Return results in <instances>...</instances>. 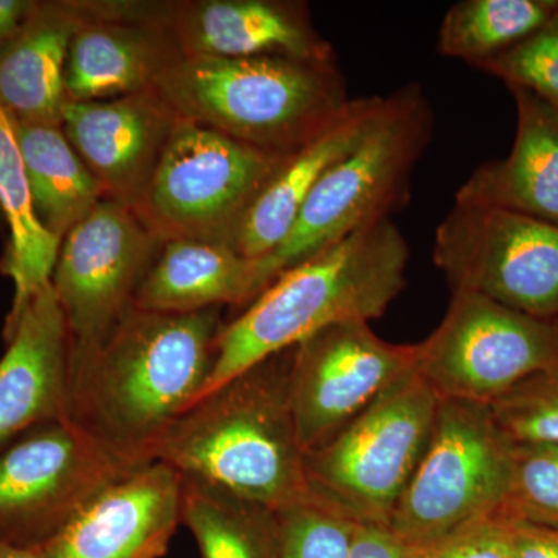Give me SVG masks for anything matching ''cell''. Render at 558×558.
<instances>
[{
  "instance_id": "obj_1",
  "label": "cell",
  "mask_w": 558,
  "mask_h": 558,
  "mask_svg": "<svg viewBox=\"0 0 558 558\" xmlns=\"http://www.w3.org/2000/svg\"><path fill=\"white\" fill-rule=\"evenodd\" d=\"M222 326L220 310L161 314L132 306L70 368L69 416L128 468L156 462L168 429L207 387Z\"/></svg>"
},
{
  "instance_id": "obj_2",
  "label": "cell",
  "mask_w": 558,
  "mask_h": 558,
  "mask_svg": "<svg viewBox=\"0 0 558 558\" xmlns=\"http://www.w3.org/2000/svg\"><path fill=\"white\" fill-rule=\"evenodd\" d=\"M409 259L405 238L385 219L282 271L220 329L202 396L328 326L380 318L405 289Z\"/></svg>"
},
{
  "instance_id": "obj_3",
  "label": "cell",
  "mask_w": 558,
  "mask_h": 558,
  "mask_svg": "<svg viewBox=\"0 0 558 558\" xmlns=\"http://www.w3.org/2000/svg\"><path fill=\"white\" fill-rule=\"evenodd\" d=\"M292 349L201 396L168 429L156 461L286 510L312 497L290 403Z\"/></svg>"
},
{
  "instance_id": "obj_4",
  "label": "cell",
  "mask_w": 558,
  "mask_h": 558,
  "mask_svg": "<svg viewBox=\"0 0 558 558\" xmlns=\"http://www.w3.org/2000/svg\"><path fill=\"white\" fill-rule=\"evenodd\" d=\"M153 90L180 120L281 154L328 130L351 102L337 61L279 57L180 54Z\"/></svg>"
},
{
  "instance_id": "obj_5",
  "label": "cell",
  "mask_w": 558,
  "mask_h": 558,
  "mask_svg": "<svg viewBox=\"0 0 558 558\" xmlns=\"http://www.w3.org/2000/svg\"><path fill=\"white\" fill-rule=\"evenodd\" d=\"M433 128L432 105L418 84L384 97L365 137L318 180L286 240L256 259L263 289L301 260L403 207Z\"/></svg>"
},
{
  "instance_id": "obj_6",
  "label": "cell",
  "mask_w": 558,
  "mask_h": 558,
  "mask_svg": "<svg viewBox=\"0 0 558 558\" xmlns=\"http://www.w3.org/2000/svg\"><path fill=\"white\" fill-rule=\"evenodd\" d=\"M439 399L416 369L306 453L312 495L354 524L389 526L427 450Z\"/></svg>"
},
{
  "instance_id": "obj_7",
  "label": "cell",
  "mask_w": 558,
  "mask_h": 558,
  "mask_svg": "<svg viewBox=\"0 0 558 558\" xmlns=\"http://www.w3.org/2000/svg\"><path fill=\"white\" fill-rule=\"evenodd\" d=\"M288 156L178 119L131 208L161 244L196 240L230 245L250 205Z\"/></svg>"
},
{
  "instance_id": "obj_8",
  "label": "cell",
  "mask_w": 558,
  "mask_h": 558,
  "mask_svg": "<svg viewBox=\"0 0 558 558\" xmlns=\"http://www.w3.org/2000/svg\"><path fill=\"white\" fill-rule=\"evenodd\" d=\"M517 444L490 407L439 399L427 450L396 506L389 527L413 548L499 512Z\"/></svg>"
},
{
  "instance_id": "obj_9",
  "label": "cell",
  "mask_w": 558,
  "mask_h": 558,
  "mask_svg": "<svg viewBox=\"0 0 558 558\" xmlns=\"http://www.w3.org/2000/svg\"><path fill=\"white\" fill-rule=\"evenodd\" d=\"M417 344L416 373L438 399L490 405L532 374L558 366V318L453 292L446 317Z\"/></svg>"
},
{
  "instance_id": "obj_10",
  "label": "cell",
  "mask_w": 558,
  "mask_h": 558,
  "mask_svg": "<svg viewBox=\"0 0 558 558\" xmlns=\"http://www.w3.org/2000/svg\"><path fill=\"white\" fill-rule=\"evenodd\" d=\"M433 260L451 292H472L539 318H558V226L508 209L454 202Z\"/></svg>"
},
{
  "instance_id": "obj_11",
  "label": "cell",
  "mask_w": 558,
  "mask_h": 558,
  "mask_svg": "<svg viewBox=\"0 0 558 558\" xmlns=\"http://www.w3.org/2000/svg\"><path fill=\"white\" fill-rule=\"evenodd\" d=\"M131 470L70 416L31 429L0 450V543L38 548Z\"/></svg>"
},
{
  "instance_id": "obj_12",
  "label": "cell",
  "mask_w": 558,
  "mask_h": 558,
  "mask_svg": "<svg viewBox=\"0 0 558 558\" xmlns=\"http://www.w3.org/2000/svg\"><path fill=\"white\" fill-rule=\"evenodd\" d=\"M161 242L130 205L105 197L61 242L51 277L70 339V368L134 306Z\"/></svg>"
},
{
  "instance_id": "obj_13",
  "label": "cell",
  "mask_w": 558,
  "mask_h": 558,
  "mask_svg": "<svg viewBox=\"0 0 558 558\" xmlns=\"http://www.w3.org/2000/svg\"><path fill=\"white\" fill-rule=\"evenodd\" d=\"M417 355V343H389L366 322L337 323L293 347L290 403L303 450L333 438L416 369Z\"/></svg>"
},
{
  "instance_id": "obj_14",
  "label": "cell",
  "mask_w": 558,
  "mask_h": 558,
  "mask_svg": "<svg viewBox=\"0 0 558 558\" xmlns=\"http://www.w3.org/2000/svg\"><path fill=\"white\" fill-rule=\"evenodd\" d=\"M182 484L163 462L131 470L33 550L39 558L165 557L182 524Z\"/></svg>"
},
{
  "instance_id": "obj_15",
  "label": "cell",
  "mask_w": 558,
  "mask_h": 558,
  "mask_svg": "<svg viewBox=\"0 0 558 558\" xmlns=\"http://www.w3.org/2000/svg\"><path fill=\"white\" fill-rule=\"evenodd\" d=\"M179 57L160 5L87 2L65 62L68 100H116L153 89Z\"/></svg>"
},
{
  "instance_id": "obj_16",
  "label": "cell",
  "mask_w": 558,
  "mask_h": 558,
  "mask_svg": "<svg viewBox=\"0 0 558 558\" xmlns=\"http://www.w3.org/2000/svg\"><path fill=\"white\" fill-rule=\"evenodd\" d=\"M160 20L182 57L336 62L306 3L284 0H199L160 3Z\"/></svg>"
},
{
  "instance_id": "obj_17",
  "label": "cell",
  "mask_w": 558,
  "mask_h": 558,
  "mask_svg": "<svg viewBox=\"0 0 558 558\" xmlns=\"http://www.w3.org/2000/svg\"><path fill=\"white\" fill-rule=\"evenodd\" d=\"M178 117L153 89L116 100L68 102L61 130L106 197L134 207Z\"/></svg>"
},
{
  "instance_id": "obj_18",
  "label": "cell",
  "mask_w": 558,
  "mask_h": 558,
  "mask_svg": "<svg viewBox=\"0 0 558 558\" xmlns=\"http://www.w3.org/2000/svg\"><path fill=\"white\" fill-rule=\"evenodd\" d=\"M3 339L0 450L39 425L69 416V330L51 284L3 330Z\"/></svg>"
},
{
  "instance_id": "obj_19",
  "label": "cell",
  "mask_w": 558,
  "mask_h": 558,
  "mask_svg": "<svg viewBox=\"0 0 558 558\" xmlns=\"http://www.w3.org/2000/svg\"><path fill=\"white\" fill-rule=\"evenodd\" d=\"M381 101V95L354 98L332 126L290 153L250 205L231 236V247L248 259L277 250L318 180L365 137Z\"/></svg>"
},
{
  "instance_id": "obj_20",
  "label": "cell",
  "mask_w": 558,
  "mask_h": 558,
  "mask_svg": "<svg viewBox=\"0 0 558 558\" xmlns=\"http://www.w3.org/2000/svg\"><path fill=\"white\" fill-rule=\"evenodd\" d=\"M517 135L506 159L481 165L458 190V204L508 209L558 226V109L521 87Z\"/></svg>"
},
{
  "instance_id": "obj_21",
  "label": "cell",
  "mask_w": 558,
  "mask_h": 558,
  "mask_svg": "<svg viewBox=\"0 0 558 558\" xmlns=\"http://www.w3.org/2000/svg\"><path fill=\"white\" fill-rule=\"evenodd\" d=\"M86 14L87 2H35L21 27L0 44V105L11 119L61 126L70 43Z\"/></svg>"
},
{
  "instance_id": "obj_22",
  "label": "cell",
  "mask_w": 558,
  "mask_h": 558,
  "mask_svg": "<svg viewBox=\"0 0 558 558\" xmlns=\"http://www.w3.org/2000/svg\"><path fill=\"white\" fill-rule=\"evenodd\" d=\"M258 260L223 242L174 240L159 256L135 293L134 307L161 314L238 306L245 310L263 292Z\"/></svg>"
},
{
  "instance_id": "obj_23",
  "label": "cell",
  "mask_w": 558,
  "mask_h": 558,
  "mask_svg": "<svg viewBox=\"0 0 558 558\" xmlns=\"http://www.w3.org/2000/svg\"><path fill=\"white\" fill-rule=\"evenodd\" d=\"M0 213L9 226L10 241L0 271L13 281V301L3 330L51 284L61 241L49 233L35 215L27 172L17 143L14 121L0 105Z\"/></svg>"
},
{
  "instance_id": "obj_24",
  "label": "cell",
  "mask_w": 558,
  "mask_h": 558,
  "mask_svg": "<svg viewBox=\"0 0 558 558\" xmlns=\"http://www.w3.org/2000/svg\"><path fill=\"white\" fill-rule=\"evenodd\" d=\"M14 131L36 218L62 242L65 234L105 199V190L61 126L14 121Z\"/></svg>"
},
{
  "instance_id": "obj_25",
  "label": "cell",
  "mask_w": 558,
  "mask_h": 558,
  "mask_svg": "<svg viewBox=\"0 0 558 558\" xmlns=\"http://www.w3.org/2000/svg\"><path fill=\"white\" fill-rule=\"evenodd\" d=\"M182 480V524L202 558H282L278 510L208 481Z\"/></svg>"
},
{
  "instance_id": "obj_26",
  "label": "cell",
  "mask_w": 558,
  "mask_h": 558,
  "mask_svg": "<svg viewBox=\"0 0 558 558\" xmlns=\"http://www.w3.org/2000/svg\"><path fill=\"white\" fill-rule=\"evenodd\" d=\"M558 0H462L440 24L438 53L478 69L542 28Z\"/></svg>"
},
{
  "instance_id": "obj_27",
  "label": "cell",
  "mask_w": 558,
  "mask_h": 558,
  "mask_svg": "<svg viewBox=\"0 0 558 558\" xmlns=\"http://www.w3.org/2000/svg\"><path fill=\"white\" fill-rule=\"evenodd\" d=\"M501 512L521 523L558 527V446L517 444Z\"/></svg>"
},
{
  "instance_id": "obj_28",
  "label": "cell",
  "mask_w": 558,
  "mask_h": 558,
  "mask_svg": "<svg viewBox=\"0 0 558 558\" xmlns=\"http://www.w3.org/2000/svg\"><path fill=\"white\" fill-rule=\"evenodd\" d=\"M488 407L513 442L558 446V366L532 374Z\"/></svg>"
},
{
  "instance_id": "obj_29",
  "label": "cell",
  "mask_w": 558,
  "mask_h": 558,
  "mask_svg": "<svg viewBox=\"0 0 558 558\" xmlns=\"http://www.w3.org/2000/svg\"><path fill=\"white\" fill-rule=\"evenodd\" d=\"M478 70L538 95L558 109V13L512 49L484 62Z\"/></svg>"
},
{
  "instance_id": "obj_30",
  "label": "cell",
  "mask_w": 558,
  "mask_h": 558,
  "mask_svg": "<svg viewBox=\"0 0 558 558\" xmlns=\"http://www.w3.org/2000/svg\"><path fill=\"white\" fill-rule=\"evenodd\" d=\"M279 517L282 558H349L354 523L314 495Z\"/></svg>"
},
{
  "instance_id": "obj_31",
  "label": "cell",
  "mask_w": 558,
  "mask_h": 558,
  "mask_svg": "<svg viewBox=\"0 0 558 558\" xmlns=\"http://www.w3.org/2000/svg\"><path fill=\"white\" fill-rule=\"evenodd\" d=\"M414 558H515L513 521L501 510L470 521L428 545L414 548Z\"/></svg>"
},
{
  "instance_id": "obj_32",
  "label": "cell",
  "mask_w": 558,
  "mask_h": 558,
  "mask_svg": "<svg viewBox=\"0 0 558 558\" xmlns=\"http://www.w3.org/2000/svg\"><path fill=\"white\" fill-rule=\"evenodd\" d=\"M349 558H414V548L389 526L354 524Z\"/></svg>"
},
{
  "instance_id": "obj_33",
  "label": "cell",
  "mask_w": 558,
  "mask_h": 558,
  "mask_svg": "<svg viewBox=\"0 0 558 558\" xmlns=\"http://www.w3.org/2000/svg\"><path fill=\"white\" fill-rule=\"evenodd\" d=\"M513 546L515 558H558V527L513 521Z\"/></svg>"
},
{
  "instance_id": "obj_34",
  "label": "cell",
  "mask_w": 558,
  "mask_h": 558,
  "mask_svg": "<svg viewBox=\"0 0 558 558\" xmlns=\"http://www.w3.org/2000/svg\"><path fill=\"white\" fill-rule=\"evenodd\" d=\"M33 5L35 2L25 0H0V44L5 43L21 27Z\"/></svg>"
},
{
  "instance_id": "obj_35",
  "label": "cell",
  "mask_w": 558,
  "mask_h": 558,
  "mask_svg": "<svg viewBox=\"0 0 558 558\" xmlns=\"http://www.w3.org/2000/svg\"><path fill=\"white\" fill-rule=\"evenodd\" d=\"M0 558H39L35 550L0 543Z\"/></svg>"
}]
</instances>
